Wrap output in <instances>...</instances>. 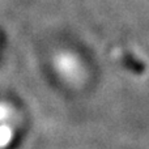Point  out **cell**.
I'll return each instance as SVG.
<instances>
[{
    "mask_svg": "<svg viewBox=\"0 0 149 149\" xmlns=\"http://www.w3.org/2000/svg\"><path fill=\"white\" fill-rule=\"evenodd\" d=\"M126 63H127V64H128L131 68H134V70H136V71H143V70H144V68H143V64H140V63L135 62L134 58H131V56H127V58H126Z\"/></svg>",
    "mask_w": 149,
    "mask_h": 149,
    "instance_id": "obj_3",
    "label": "cell"
},
{
    "mask_svg": "<svg viewBox=\"0 0 149 149\" xmlns=\"http://www.w3.org/2000/svg\"><path fill=\"white\" fill-rule=\"evenodd\" d=\"M68 64L65 62V58L62 56L59 59H56V68H59V71L62 72V74L65 79H79V67H77V62L73 58H70Z\"/></svg>",
    "mask_w": 149,
    "mask_h": 149,
    "instance_id": "obj_1",
    "label": "cell"
},
{
    "mask_svg": "<svg viewBox=\"0 0 149 149\" xmlns=\"http://www.w3.org/2000/svg\"><path fill=\"white\" fill-rule=\"evenodd\" d=\"M13 137V131L8 124H0V148H5L10 144Z\"/></svg>",
    "mask_w": 149,
    "mask_h": 149,
    "instance_id": "obj_2",
    "label": "cell"
},
{
    "mask_svg": "<svg viewBox=\"0 0 149 149\" xmlns=\"http://www.w3.org/2000/svg\"><path fill=\"white\" fill-rule=\"evenodd\" d=\"M8 114H9V110H8L7 106H5V105H0V122L4 120V119L8 116Z\"/></svg>",
    "mask_w": 149,
    "mask_h": 149,
    "instance_id": "obj_4",
    "label": "cell"
}]
</instances>
